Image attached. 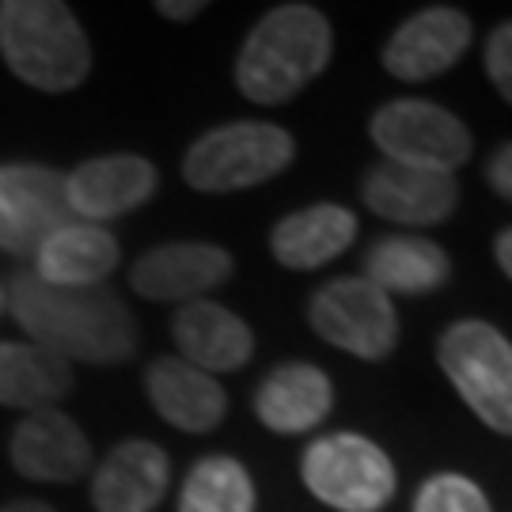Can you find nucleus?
<instances>
[{"mask_svg":"<svg viewBox=\"0 0 512 512\" xmlns=\"http://www.w3.org/2000/svg\"><path fill=\"white\" fill-rule=\"evenodd\" d=\"M8 308L35 346L65 357L69 365H118L137 349L133 315L122 304V296H114L103 285L57 289L23 270L8 285Z\"/></svg>","mask_w":512,"mask_h":512,"instance_id":"nucleus-1","label":"nucleus"},{"mask_svg":"<svg viewBox=\"0 0 512 512\" xmlns=\"http://www.w3.org/2000/svg\"><path fill=\"white\" fill-rule=\"evenodd\" d=\"M334 31L311 4H281L251 27L236 57V88L251 103L274 107L304 92L327 69Z\"/></svg>","mask_w":512,"mask_h":512,"instance_id":"nucleus-2","label":"nucleus"},{"mask_svg":"<svg viewBox=\"0 0 512 512\" xmlns=\"http://www.w3.org/2000/svg\"><path fill=\"white\" fill-rule=\"evenodd\" d=\"M0 54L38 92H69L92 73V46L73 8L57 0H4Z\"/></svg>","mask_w":512,"mask_h":512,"instance_id":"nucleus-3","label":"nucleus"},{"mask_svg":"<svg viewBox=\"0 0 512 512\" xmlns=\"http://www.w3.org/2000/svg\"><path fill=\"white\" fill-rule=\"evenodd\" d=\"M289 129L274 122H228L202 133L183 156V179L202 194H232L270 183L293 164Z\"/></svg>","mask_w":512,"mask_h":512,"instance_id":"nucleus-4","label":"nucleus"},{"mask_svg":"<svg viewBox=\"0 0 512 512\" xmlns=\"http://www.w3.org/2000/svg\"><path fill=\"white\" fill-rule=\"evenodd\" d=\"M437 361L475 418L512 437V342L486 319H456L440 334Z\"/></svg>","mask_w":512,"mask_h":512,"instance_id":"nucleus-5","label":"nucleus"},{"mask_svg":"<svg viewBox=\"0 0 512 512\" xmlns=\"http://www.w3.org/2000/svg\"><path fill=\"white\" fill-rule=\"evenodd\" d=\"M300 478L315 501L338 512H380L395 497V463L361 433H327L300 456Z\"/></svg>","mask_w":512,"mask_h":512,"instance_id":"nucleus-6","label":"nucleus"},{"mask_svg":"<svg viewBox=\"0 0 512 512\" xmlns=\"http://www.w3.org/2000/svg\"><path fill=\"white\" fill-rule=\"evenodd\" d=\"M372 145L384 160L425 171H456L471 160V129L456 114L429 99H391L368 122Z\"/></svg>","mask_w":512,"mask_h":512,"instance_id":"nucleus-7","label":"nucleus"},{"mask_svg":"<svg viewBox=\"0 0 512 512\" xmlns=\"http://www.w3.org/2000/svg\"><path fill=\"white\" fill-rule=\"evenodd\" d=\"M311 330L361 361H384L399 342V311L365 277H334L308 300Z\"/></svg>","mask_w":512,"mask_h":512,"instance_id":"nucleus-8","label":"nucleus"},{"mask_svg":"<svg viewBox=\"0 0 512 512\" xmlns=\"http://www.w3.org/2000/svg\"><path fill=\"white\" fill-rule=\"evenodd\" d=\"M65 179L42 164H0V251L35 258L42 239L69 224Z\"/></svg>","mask_w":512,"mask_h":512,"instance_id":"nucleus-9","label":"nucleus"},{"mask_svg":"<svg viewBox=\"0 0 512 512\" xmlns=\"http://www.w3.org/2000/svg\"><path fill=\"white\" fill-rule=\"evenodd\" d=\"M471 16L452 4H433L399 23L384 46V69L395 80L425 84L433 76L448 73L459 57L471 50Z\"/></svg>","mask_w":512,"mask_h":512,"instance_id":"nucleus-10","label":"nucleus"},{"mask_svg":"<svg viewBox=\"0 0 512 512\" xmlns=\"http://www.w3.org/2000/svg\"><path fill=\"white\" fill-rule=\"evenodd\" d=\"M361 198L376 217L406 228H429L456 213L459 186L448 171H425L406 164H376L361 183Z\"/></svg>","mask_w":512,"mask_h":512,"instance_id":"nucleus-11","label":"nucleus"},{"mask_svg":"<svg viewBox=\"0 0 512 512\" xmlns=\"http://www.w3.org/2000/svg\"><path fill=\"white\" fill-rule=\"evenodd\" d=\"M232 277V255L213 243H164L152 247L133 262L129 285L145 300L160 304H190L202 300L209 289H217Z\"/></svg>","mask_w":512,"mask_h":512,"instance_id":"nucleus-12","label":"nucleus"},{"mask_svg":"<svg viewBox=\"0 0 512 512\" xmlns=\"http://www.w3.org/2000/svg\"><path fill=\"white\" fill-rule=\"evenodd\" d=\"M156 183L160 175L145 156H129V152L95 156L65 175V202H69V213L88 224H99L145 205Z\"/></svg>","mask_w":512,"mask_h":512,"instance_id":"nucleus-13","label":"nucleus"},{"mask_svg":"<svg viewBox=\"0 0 512 512\" xmlns=\"http://www.w3.org/2000/svg\"><path fill=\"white\" fill-rule=\"evenodd\" d=\"M8 456L31 482H76L92 467V444L65 410H31L23 414L8 440Z\"/></svg>","mask_w":512,"mask_h":512,"instance_id":"nucleus-14","label":"nucleus"},{"mask_svg":"<svg viewBox=\"0 0 512 512\" xmlns=\"http://www.w3.org/2000/svg\"><path fill=\"white\" fill-rule=\"evenodd\" d=\"M171 482L167 452L152 440H122L110 448L92 478V501L99 512H156Z\"/></svg>","mask_w":512,"mask_h":512,"instance_id":"nucleus-15","label":"nucleus"},{"mask_svg":"<svg viewBox=\"0 0 512 512\" xmlns=\"http://www.w3.org/2000/svg\"><path fill=\"white\" fill-rule=\"evenodd\" d=\"M145 395L152 410L183 433H213L228 418V395L220 380L186 365L183 357L152 361L145 368Z\"/></svg>","mask_w":512,"mask_h":512,"instance_id":"nucleus-16","label":"nucleus"},{"mask_svg":"<svg viewBox=\"0 0 512 512\" xmlns=\"http://www.w3.org/2000/svg\"><path fill=\"white\" fill-rule=\"evenodd\" d=\"M171 338L183 349V361L209 376L236 372L255 353V334L232 308L217 300H190L171 323Z\"/></svg>","mask_w":512,"mask_h":512,"instance_id":"nucleus-17","label":"nucleus"},{"mask_svg":"<svg viewBox=\"0 0 512 512\" xmlns=\"http://www.w3.org/2000/svg\"><path fill=\"white\" fill-rule=\"evenodd\" d=\"M118 239L88 220H69L42 239L35 251V274L57 289H95L118 270Z\"/></svg>","mask_w":512,"mask_h":512,"instance_id":"nucleus-18","label":"nucleus"},{"mask_svg":"<svg viewBox=\"0 0 512 512\" xmlns=\"http://www.w3.org/2000/svg\"><path fill=\"white\" fill-rule=\"evenodd\" d=\"M334 406V387L323 368L308 361H289L274 368L255 391V414L270 433H308L330 414Z\"/></svg>","mask_w":512,"mask_h":512,"instance_id":"nucleus-19","label":"nucleus"},{"mask_svg":"<svg viewBox=\"0 0 512 512\" xmlns=\"http://www.w3.org/2000/svg\"><path fill=\"white\" fill-rule=\"evenodd\" d=\"M357 239V217L346 205L319 202L281 217L270 232V251L285 270H319L349 251Z\"/></svg>","mask_w":512,"mask_h":512,"instance_id":"nucleus-20","label":"nucleus"},{"mask_svg":"<svg viewBox=\"0 0 512 512\" xmlns=\"http://www.w3.org/2000/svg\"><path fill=\"white\" fill-rule=\"evenodd\" d=\"M361 277L387 296H425L452 277V258L425 236H384L368 247Z\"/></svg>","mask_w":512,"mask_h":512,"instance_id":"nucleus-21","label":"nucleus"},{"mask_svg":"<svg viewBox=\"0 0 512 512\" xmlns=\"http://www.w3.org/2000/svg\"><path fill=\"white\" fill-rule=\"evenodd\" d=\"M73 391V365L35 342H0V406L50 410Z\"/></svg>","mask_w":512,"mask_h":512,"instance_id":"nucleus-22","label":"nucleus"},{"mask_svg":"<svg viewBox=\"0 0 512 512\" xmlns=\"http://www.w3.org/2000/svg\"><path fill=\"white\" fill-rule=\"evenodd\" d=\"M179 512H255V482L232 456H205L190 467Z\"/></svg>","mask_w":512,"mask_h":512,"instance_id":"nucleus-23","label":"nucleus"},{"mask_svg":"<svg viewBox=\"0 0 512 512\" xmlns=\"http://www.w3.org/2000/svg\"><path fill=\"white\" fill-rule=\"evenodd\" d=\"M414 512H494L490 497L475 478L459 475V471H440V475L421 482L414 497Z\"/></svg>","mask_w":512,"mask_h":512,"instance_id":"nucleus-24","label":"nucleus"},{"mask_svg":"<svg viewBox=\"0 0 512 512\" xmlns=\"http://www.w3.org/2000/svg\"><path fill=\"white\" fill-rule=\"evenodd\" d=\"M482 61H486V76L497 88V95L512 107V19L509 23H497L494 31H490Z\"/></svg>","mask_w":512,"mask_h":512,"instance_id":"nucleus-25","label":"nucleus"},{"mask_svg":"<svg viewBox=\"0 0 512 512\" xmlns=\"http://www.w3.org/2000/svg\"><path fill=\"white\" fill-rule=\"evenodd\" d=\"M486 183H490V190H494L497 198L512 202V141L501 145L494 156L486 160Z\"/></svg>","mask_w":512,"mask_h":512,"instance_id":"nucleus-26","label":"nucleus"},{"mask_svg":"<svg viewBox=\"0 0 512 512\" xmlns=\"http://www.w3.org/2000/svg\"><path fill=\"white\" fill-rule=\"evenodd\" d=\"M494 258H497V266L505 270V277L512 281V228H505V232L494 239Z\"/></svg>","mask_w":512,"mask_h":512,"instance_id":"nucleus-27","label":"nucleus"},{"mask_svg":"<svg viewBox=\"0 0 512 512\" xmlns=\"http://www.w3.org/2000/svg\"><path fill=\"white\" fill-rule=\"evenodd\" d=\"M156 8H160L164 16H171V19H194L205 4H198V0H194V4H167V0H164V4H156Z\"/></svg>","mask_w":512,"mask_h":512,"instance_id":"nucleus-28","label":"nucleus"},{"mask_svg":"<svg viewBox=\"0 0 512 512\" xmlns=\"http://www.w3.org/2000/svg\"><path fill=\"white\" fill-rule=\"evenodd\" d=\"M0 512H54L46 501H12V505H4Z\"/></svg>","mask_w":512,"mask_h":512,"instance_id":"nucleus-29","label":"nucleus"},{"mask_svg":"<svg viewBox=\"0 0 512 512\" xmlns=\"http://www.w3.org/2000/svg\"><path fill=\"white\" fill-rule=\"evenodd\" d=\"M0 304H4V293H0Z\"/></svg>","mask_w":512,"mask_h":512,"instance_id":"nucleus-30","label":"nucleus"}]
</instances>
